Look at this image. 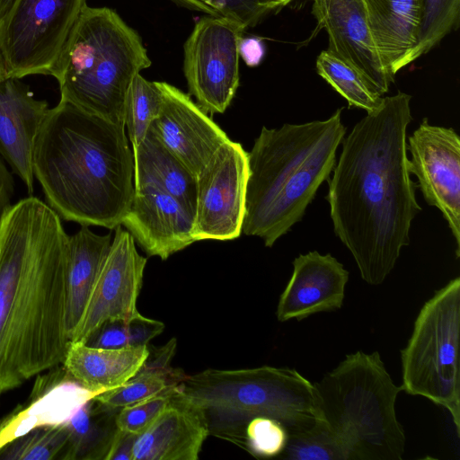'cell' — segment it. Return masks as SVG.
Here are the masks:
<instances>
[{
	"label": "cell",
	"instance_id": "cell-1",
	"mask_svg": "<svg viewBox=\"0 0 460 460\" xmlns=\"http://www.w3.org/2000/svg\"><path fill=\"white\" fill-rule=\"evenodd\" d=\"M411 96L383 98L341 141L326 200L335 235L350 252L361 279L382 284L394 270L421 208L408 170Z\"/></svg>",
	"mask_w": 460,
	"mask_h": 460
},
{
	"label": "cell",
	"instance_id": "cell-2",
	"mask_svg": "<svg viewBox=\"0 0 460 460\" xmlns=\"http://www.w3.org/2000/svg\"><path fill=\"white\" fill-rule=\"evenodd\" d=\"M68 238L58 214L32 196L0 223L2 394L65 359Z\"/></svg>",
	"mask_w": 460,
	"mask_h": 460
},
{
	"label": "cell",
	"instance_id": "cell-3",
	"mask_svg": "<svg viewBox=\"0 0 460 460\" xmlns=\"http://www.w3.org/2000/svg\"><path fill=\"white\" fill-rule=\"evenodd\" d=\"M32 166L60 217L111 230L121 225L135 189L125 124L59 101L39 131Z\"/></svg>",
	"mask_w": 460,
	"mask_h": 460
},
{
	"label": "cell",
	"instance_id": "cell-4",
	"mask_svg": "<svg viewBox=\"0 0 460 460\" xmlns=\"http://www.w3.org/2000/svg\"><path fill=\"white\" fill-rule=\"evenodd\" d=\"M340 108L326 119L262 127L248 152L249 177L242 233L266 247L301 221L328 181L346 135Z\"/></svg>",
	"mask_w": 460,
	"mask_h": 460
},
{
	"label": "cell",
	"instance_id": "cell-5",
	"mask_svg": "<svg viewBox=\"0 0 460 460\" xmlns=\"http://www.w3.org/2000/svg\"><path fill=\"white\" fill-rule=\"evenodd\" d=\"M150 66L141 37L114 10L86 5L50 75L60 101L125 124L129 87Z\"/></svg>",
	"mask_w": 460,
	"mask_h": 460
},
{
	"label": "cell",
	"instance_id": "cell-6",
	"mask_svg": "<svg viewBox=\"0 0 460 460\" xmlns=\"http://www.w3.org/2000/svg\"><path fill=\"white\" fill-rule=\"evenodd\" d=\"M178 388L202 411L209 435L244 450L245 427L255 417L275 419L288 433L317 418L314 383L290 367L208 368L185 375Z\"/></svg>",
	"mask_w": 460,
	"mask_h": 460
},
{
	"label": "cell",
	"instance_id": "cell-7",
	"mask_svg": "<svg viewBox=\"0 0 460 460\" xmlns=\"http://www.w3.org/2000/svg\"><path fill=\"white\" fill-rule=\"evenodd\" d=\"M314 385L316 417L344 443L351 460H402L405 433L395 402L402 388L378 351L348 354Z\"/></svg>",
	"mask_w": 460,
	"mask_h": 460
},
{
	"label": "cell",
	"instance_id": "cell-8",
	"mask_svg": "<svg viewBox=\"0 0 460 460\" xmlns=\"http://www.w3.org/2000/svg\"><path fill=\"white\" fill-rule=\"evenodd\" d=\"M460 278L437 290L420 308L401 350L402 388L450 413L460 436Z\"/></svg>",
	"mask_w": 460,
	"mask_h": 460
},
{
	"label": "cell",
	"instance_id": "cell-9",
	"mask_svg": "<svg viewBox=\"0 0 460 460\" xmlns=\"http://www.w3.org/2000/svg\"><path fill=\"white\" fill-rule=\"evenodd\" d=\"M86 5V0H13L0 18L9 77L50 75Z\"/></svg>",
	"mask_w": 460,
	"mask_h": 460
},
{
	"label": "cell",
	"instance_id": "cell-10",
	"mask_svg": "<svg viewBox=\"0 0 460 460\" xmlns=\"http://www.w3.org/2000/svg\"><path fill=\"white\" fill-rule=\"evenodd\" d=\"M244 29L220 15L196 22L183 47L189 94L208 114L224 113L239 86L238 42Z\"/></svg>",
	"mask_w": 460,
	"mask_h": 460
},
{
	"label": "cell",
	"instance_id": "cell-11",
	"mask_svg": "<svg viewBox=\"0 0 460 460\" xmlns=\"http://www.w3.org/2000/svg\"><path fill=\"white\" fill-rule=\"evenodd\" d=\"M248 177V152L229 139L197 175L195 242L227 241L241 235Z\"/></svg>",
	"mask_w": 460,
	"mask_h": 460
},
{
	"label": "cell",
	"instance_id": "cell-12",
	"mask_svg": "<svg viewBox=\"0 0 460 460\" xmlns=\"http://www.w3.org/2000/svg\"><path fill=\"white\" fill-rule=\"evenodd\" d=\"M408 170L418 180L426 202L438 208L460 256V137L453 128L429 124L424 118L406 140Z\"/></svg>",
	"mask_w": 460,
	"mask_h": 460
},
{
	"label": "cell",
	"instance_id": "cell-13",
	"mask_svg": "<svg viewBox=\"0 0 460 460\" xmlns=\"http://www.w3.org/2000/svg\"><path fill=\"white\" fill-rule=\"evenodd\" d=\"M71 342H85L103 323L138 314L137 301L147 259L130 233L119 225Z\"/></svg>",
	"mask_w": 460,
	"mask_h": 460
},
{
	"label": "cell",
	"instance_id": "cell-14",
	"mask_svg": "<svg viewBox=\"0 0 460 460\" xmlns=\"http://www.w3.org/2000/svg\"><path fill=\"white\" fill-rule=\"evenodd\" d=\"M158 84L163 103L149 130L197 177L230 138L190 94L166 82Z\"/></svg>",
	"mask_w": 460,
	"mask_h": 460
},
{
	"label": "cell",
	"instance_id": "cell-15",
	"mask_svg": "<svg viewBox=\"0 0 460 460\" xmlns=\"http://www.w3.org/2000/svg\"><path fill=\"white\" fill-rule=\"evenodd\" d=\"M313 13L327 31V51L362 74L382 95L387 93L394 79L376 50L363 1L313 0Z\"/></svg>",
	"mask_w": 460,
	"mask_h": 460
},
{
	"label": "cell",
	"instance_id": "cell-16",
	"mask_svg": "<svg viewBox=\"0 0 460 460\" xmlns=\"http://www.w3.org/2000/svg\"><path fill=\"white\" fill-rule=\"evenodd\" d=\"M121 226L148 256L162 260L195 243L194 215L175 198L153 185L135 186Z\"/></svg>",
	"mask_w": 460,
	"mask_h": 460
},
{
	"label": "cell",
	"instance_id": "cell-17",
	"mask_svg": "<svg viewBox=\"0 0 460 460\" xmlns=\"http://www.w3.org/2000/svg\"><path fill=\"white\" fill-rule=\"evenodd\" d=\"M38 375L28 401L0 420V450L15 438L41 427L66 424L99 393L74 380L58 366Z\"/></svg>",
	"mask_w": 460,
	"mask_h": 460
},
{
	"label": "cell",
	"instance_id": "cell-18",
	"mask_svg": "<svg viewBox=\"0 0 460 460\" xmlns=\"http://www.w3.org/2000/svg\"><path fill=\"white\" fill-rule=\"evenodd\" d=\"M349 271L332 254L312 251L293 261V272L276 310L278 321H301L316 313L339 310Z\"/></svg>",
	"mask_w": 460,
	"mask_h": 460
},
{
	"label": "cell",
	"instance_id": "cell-19",
	"mask_svg": "<svg viewBox=\"0 0 460 460\" xmlns=\"http://www.w3.org/2000/svg\"><path fill=\"white\" fill-rule=\"evenodd\" d=\"M46 101L34 97L19 78L0 83V155L21 178L30 194L36 138L49 111Z\"/></svg>",
	"mask_w": 460,
	"mask_h": 460
},
{
	"label": "cell",
	"instance_id": "cell-20",
	"mask_svg": "<svg viewBox=\"0 0 460 460\" xmlns=\"http://www.w3.org/2000/svg\"><path fill=\"white\" fill-rule=\"evenodd\" d=\"M208 436L202 411L177 387L165 409L138 435L133 460H197Z\"/></svg>",
	"mask_w": 460,
	"mask_h": 460
},
{
	"label": "cell",
	"instance_id": "cell-21",
	"mask_svg": "<svg viewBox=\"0 0 460 460\" xmlns=\"http://www.w3.org/2000/svg\"><path fill=\"white\" fill-rule=\"evenodd\" d=\"M376 50L394 79L413 62L420 21V0H362Z\"/></svg>",
	"mask_w": 460,
	"mask_h": 460
},
{
	"label": "cell",
	"instance_id": "cell-22",
	"mask_svg": "<svg viewBox=\"0 0 460 460\" xmlns=\"http://www.w3.org/2000/svg\"><path fill=\"white\" fill-rule=\"evenodd\" d=\"M148 355L147 345L104 349L73 341L62 366L74 380L101 394L122 385L134 376Z\"/></svg>",
	"mask_w": 460,
	"mask_h": 460
},
{
	"label": "cell",
	"instance_id": "cell-23",
	"mask_svg": "<svg viewBox=\"0 0 460 460\" xmlns=\"http://www.w3.org/2000/svg\"><path fill=\"white\" fill-rule=\"evenodd\" d=\"M111 240V234H97L89 226H82L68 238L66 328L70 341L84 314Z\"/></svg>",
	"mask_w": 460,
	"mask_h": 460
},
{
	"label": "cell",
	"instance_id": "cell-24",
	"mask_svg": "<svg viewBox=\"0 0 460 460\" xmlns=\"http://www.w3.org/2000/svg\"><path fill=\"white\" fill-rule=\"evenodd\" d=\"M134 187L153 185L175 198L195 214L197 177L149 129L132 148Z\"/></svg>",
	"mask_w": 460,
	"mask_h": 460
},
{
	"label": "cell",
	"instance_id": "cell-25",
	"mask_svg": "<svg viewBox=\"0 0 460 460\" xmlns=\"http://www.w3.org/2000/svg\"><path fill=\"white\" fill-rule=\"evenodd\" d=\"M118 411L94 399L84 405L66 423L70 434L66 460H105L118 429Z\"/></svg>",
	"mask_w": 460,
	"mask_h": 460
},
{
	"label": "cell",
	"instance_id": "cell-26",
	"mask_svg": "<svg viewBox=\"0 0 460 460\" xmlns=\"http://www.w3.org/2000/svg\"><path fill=\"white\" fill-rule=\"evenodd\" d=\"M316 70L347 101L349 107L359 108L367 113L381 105L384 96L367 79L329 51L323 50L319 54Z\"/></svg>",
	"mask_w": 460,
	"mask_h": 460
},
{
	"label": "cell",
	"instance_id": "cell-27",
	"mask_svg": "<svg viewBox=\"0 0 460 460\" xmlns=\"http://www.w3.org/2000/svg\"><path fill=\"white\" fill-rule=\"evenodd\" d=\"M184 376L171 367H158L145 361L138 372L125 384L101 393L93 399L105 406L120 409L178 385Z\"/></svg>",
	"mask_w": 460,
	"mask_h": 460
},
{
	"label": "cell",
	"instance_id": "cell-28",
	"mask_svg": "<svg viewBox=\"0 0 460 460\" xmlns=\"http://www.w3.org/2000/svg\"><path fill=\"white\" fill-rule=\"evenodd\" d=\"M279 456L288 460H351L347 447L320 418L305 428L288 433Z\"/></svg>",
	"mask_w": 460,
	"mask_h": 460
},
{
	"label": "cell",
	"instance_id": "cell-29",
	"mask_svg": "<svg viewBox=\"0 0 460 460\" xmlns=\"http://www.w3.org/2000/svg\"><path fill=\"white\" fill-rule=\"evenodd\" d=\"M163 94L158 82L146 80L138 74L134 78L125 102L124 123L132 148L137 146L158 116Z\"/></svg>",
	"mask_w": 460,
	"mask_h": 460
},
{
	"label": "cell",
	"instance_id": "cell-30",
	"mask_svg": "<svg viewBox=\"0 0 460 460\" xmlns=\"http://www.w3.org/2000/svg\"><path fill=\"white\" fill-rule=\"evenodd\" d=\"M69 438L66 424L38 428L6 445L0 459L66 460Z\"/></svg>",
	"mask_w": 460,
	"mask_h": 460
},
{
	"label": "cell",
	"instance_id": "cell-31",
	"mask_svg": "<svg viewBox=\"0 0 460 460\" xmlns=\"http://www.w3.org/2000/svg\"><path fill=\"white\" fill-rule=\"evenodd\" d=\"M164 323L140 313L128 319L103 323L86 340L85 344L104 349H123L147 345L163 332Z\"/></svg>",
	"mask_w": 460,
	"mask_h": 460
},
{
	"label": "cell",
	"instance_id": "cell-32",
	"mask_svg": "<svg viewBox=\"0 0 460 460\" xmlns=\"http://www.w3.org/2000/svg\"><path fill=\"white\" fill-rule=\"evenodd\" d=\"M459 15L460 0H420V21L413 61L456 29Z\"/></svg>",
	"mask_w": 460,
	"mask_h": 460
},
{
	"label": "cell",
	"instance_id": "cell-33",
	"mask_svg": "<svg viewBox=\"0 0 460 460\" xmlns=\"http://www.w3.org/2000/svg\"><path fill=\"white\" fill-rule=\"evenodd\" d=\"M246 451L257 457H273L284 450L288 432L277 420L255 417L245 427Z\"/></svg>",
	"mask_w": 460,
	"mask_h": 460
},
{
	"label": "cell",
	"instance_id": "cell-34",
	"mask_svg": "<svg viewBox=\"0 0 460 460\" xmlns=\"http://www.w3.org/2000/svg\"><path fill=\"white\" fill-rule=\"evenodd\" d=\"M178 385L151 398L119 409L115 419L118 429L136 435L143 433L165 409Z\"/></svg>",
	"mask_w": 460,
	"mask_h": 460
},
{
	"label": "cell",
	"instance_id": "cell-35",
	"mask_svg": "<svg viewBox=\"0 0 460 460\" xmlns=\"http://www.w3.org/2000/svg\"><path fill=\"white\" fill-rule=\"evenodd\" d=\"M239 23L244 31L256 25L267 13L274 11L268 0H197Z\"/></svg>",
	"mask_w": 460,
	"mask_h": 460
},
{
	"label": "cell",
	"instance_id": "cell-36",
	"mask_svg": "<svg viewBox=\"0 0 460 460\" xmlns=\"http://www.w3.org/2000/svg\"><path fill=\"white\" fill-rule=\"evenodd\" d=\"M138 435L117 429L105 460H133V448Z\"/></svg>",
	"mask_w": 460,
	"mask_h": 460
},
{
	"label": "cell",
	"instance_id": "cell-37",
	"mask_svg": "<svg viewBox=\"0 0 460 460\" xmlns=\"http://www.w3.org/2000/svg\"><path fill=\"white\" fill-rule=\"evenodd\" d=\"M239 57L248 66L260 65L265 55V44L258 37H241L238 42Z\"/></svg>",
	"mask_w": 460,
	"mask_h": 460
},
{
	"label": "cell",
	"instance_id": "cell-38",
	"mask_svg": "<svg viewBox=\"0 0 460 460\" xmlns=\"http://www.w3.org/2000/svg\"><path fill=\"white\" fill-rule=\"evenodd\" d=\"M14 192L12 174L0 159V223L5 213L12 207L11 199Z\"/></svg>",
	"mask_w": 460,
	"mask_h": 460
},
{
	"label": "cell",
	"instance_id": "cell-39",
	"mask_svg": "<svg viewBox=\"0 0 460 460\" xmlns=\"http://www.w3.org/2000/svg\"><path fill=\"white\" fill-rule=\"evenodd\" d=\"M176 3L183 5L184 7L190 8L191 10L202 12L206 14L209 15H218L216 11L209 8L208 6L201 4L200 2L197 0H173Z\"/></svg>",
	"mask_w": 460,
	"mask_h": 460
},
{
	"label": "cell",
	"instance_id": "cell-40",
	"mask_svg": "<svg viewBox=\"0 0 460 460\" xmlns=\"http://www.w3.org/2000/svg\"><path fill=\"white\" fill-rule=\"evenodd\" d=\"M8 78H10V77H9L8 71H7V68H6L1 49H0V83H2L3 81H4Z\"/></svg>",
	"mask_w": 460,
	"mask_h": 460
},
{
	"label": "cell",
	"instance_id": "cell-41",
	"mask_svg": "<svg viewBox=\"0 0 460 460\" xmlns=\"http://www.w3.org/2000/svg\"><path fill=\"white\" fill-rule=\"evenodd\" d=\"M270 4L272 5L274 10L280 9L287 4H290L294 0H268Z\"/></svg>",
	"mask_w": 460,
	"mask_h": 460
},
{
	"label": "cell",
	"instance_id": "cell-42",
	"mask_svg": "<svg viewBox=\"0 0 460 460\" xmlns=\"http://www.w3.org/2000/svg\"><path fill=\"white\" fill-rule=\"evenodd\" d=\"M13 0H0V18L5 13Z\"/></svg>",
	"mask_w": 460,
	"mask_h": 460
},
{
	"label": "cell",
	"instance_id": "cell-43",
	"mask_svg": "<svg viewBox=\"0 0 460 460\" xmlns=\"http://www.w3.org/2000/svg\"><path fill=\"white\" fill-rule=\"evenodd\" d=\"M1 394H2V393L0 392V398H1Z\"/></svg>",
	"mask_w": 460,
	"mask_h": 460
}]
</instances>
